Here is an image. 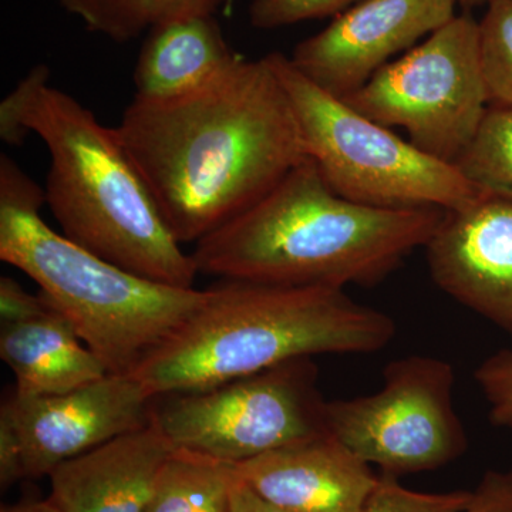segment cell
I'll return each instance as SVG.
<instances>
[{
    "instance_id": "obj_29",
    "label": "cell",
    "mask_w": 512,
    "mask_h": 512,
    "mask_svg": "<svg viewBox=\"0 0 512 512\" xmlns=\"http://www.w3.org/2000/svg\"><path fill=\"white\" fill-rule=\"evenodd\" d=\"M493 2V0H456V3H461V5L464 6H476V5H483V3H490Z\"/></svg>"
},
{
    "instance_id": "obj_7",
    "label": "cell",
    "mask_w": 512,
    "mask_h": 512,
    "mask_svg": "<svg viewBox=\"0 0 512 512\" xmlns=\"http://www.w3.org/2000/svg\"><path fill=\"white\" fill-rule=\"evenodd\" d=\"M342 100L376 123L404 128L424 153L456 164L490 109L480 22L456 16Z\"/></svg>"
},
{
    "instance_id": "obj_10",
    "label": "cell",
    "mask_w": 512,
    "mask_h": 512,
    "mask_svg": "<svg viewBox=\"0 0 512 512\" xmlns=\"http://www.w3.org/2000/svg\"><path fill=\"white\" fill-rule=\"evenodd\" d=\"M156 399L133 375H109L53 396L9 394V410L22 443L26 478L55 468L153 420Z\"/></svg>"
},
{
    "instance_id": "obj_20",
    "label": "cell",
    "mask_w": 512,
    "mask_h": 512,
    "mask_svg": "<svg viewBox=\"0 0 512 512\" xmlns=\"http://www.w3.org/2000/svg\"><path fill=\"white\" fill-rule=\"evenodd\" d=\"M480 46L490 106L512 109V0L488 3Z\"/></svg>"
},
{
    "instance_id": "obj_9",
    "label": "cell",
    "mask_w": 512,
    "mask_h": 512,
    "mask_svg": "<svg viewBox=\"0 0 512 512\" xmlns=\"http://www.w3.org/2000/svg\"><path fill=\"white\" fill-rule=\"evenodd\" d=\"M456 372L439 357L394 360L369 396L326 403V423L367 464L384 473L436 470L466 453V429L454 406Z\"/></svg>"
},
{
    "instance_id": "obj_26",
    "label": "cell",
    "mask_w": 512,
    "mask_h": 512,
    "mask_svg": "<svg viewBox=\"0 0 512 512\" xmlns=\"http://www.w3.org/2000/svg\"><path fill=\"white\" fill-rule=\"evenodd\" d=\"M26 478L22 443L12 416L0 407V485L3 490Z\"/></svg>"
},
{
    "instance_id": "obj_22",
    "label": "cell",
    "mask_w": 512,
    "mask_h": 512,
    "mask_svg": "<svg viewBox=\"0 0 512 512\" xmlns=\"http://www.w3.org/2000/svg\"><path fill=\"white\" fill-rule=\"evenodd\" d=\"M362 0H252L249 20L256 29L272 30L306 20L338 16Z\"/></svg>"
},
{
    "instance_id": "obj_28",
    "label": "cell",
    "mask_w": 512,
    "mask_h": 512,
    "mask_svg": "<svg viewBox=\"0 0 512 512\" xmlns=\"http://www.w3.org/2000/svg\"><path fill=\"white\" fill-rule=\"evenodd\" d=\"M0 512H63L55 504L45 501H22V503L2 505Z\"/></svg>"
},
{
    "instance_id": "obj_21",
    "label": "cell",
    "mask_w": 512,
    "mask_h": 512,
    "mask_svg": "<svg viewBox=\"0 0 512 512\" xmlns=\"http://www.w3.org/2000/svg\"><path fill=\"white\" fill-rule=\"evenodd\" d=\"M473 491L420 493L403 487L396 476L384 473L360 512H463Z\"/></svg>"
},
{
    "instance_id": "obj_6",
    "label": "cell",
    "mask_w": 512,
    "mask_h": 512,
    "mask_svg": "<svg viewBox=\"0 0 512 512\" xmlns=\"http://www.w3.org/2000/svg\"><path fill=\"white\" fill-rule=\"evenodd\" d=\"M291 100L306 156L343 198L387 210L456 211L484 192L456 164L403 140L303 76L284 53H269Z\"/></svg>"
},
{
    "instance_id": "obj_15",
    "label": "cell",
    "mask_w": 512,
    "mask_h": 512,
    "mask_svg": "<svg viewBox=\"0 0 512 512\" xmlns=\"http://www.w3.org/2000/svg\"><path fill=\"white\" fill-rule=\"evenodd\" d=\"M215 16L161 23L147 33L134 70L136 97L178 99L197 92L238 59Z\"/></svg>"
},
{
    "instance_id": "obj_24",
    "label": "cell",
    "mask_w": 512,
    "mask_h": 512,
    "mask_svg": "<svg viewBox=\"0 0 512 512\" xmlns=\"http://www.w3.org/2000/svg\"><path fill=\"white\" fill-rule=\"evenodd\" d=\"M42 293L32 295L15 279L3 275L0 278V318L2 323L23 322L53 311Z\"/></svg>"
},
{
    "instance_id": "obj_12",
    "label": "cell",
    "mask_w": 512,
    "mask_h": 512,
    "mask_svg": "<svg viewBox=\"0 0 512 512\" xmlns=\"http://www.w3.org/2000/svg\"><path fill=\"white\" fill-rule=\"evenodd\" d=\"M424 249L441 291L512 335V201L484 194L444 212Z\"/></svg>"
},
{
    "instance_id": "obj_23",
    "label": "cell",
    "mask_w": 512,
    "mask_h": 512,
    "mask_svg": "<svg viewBox=\"0 0 512 512\" xmlns=\"http://www.w3.org/2000/svg\"><path fill=\"white\" fill-rule=\"evenodd\" d=\"M474 379L488 403L491 424L512 433V350L501 349L480 363Z\"/></svg>"
},
{
    "instance_id": "obj_16",
    "label": "cell",
    "mask_w": 512,
    "mask_h": 512,
    "mask_svg": "<svg viewBox=\"0 0 512 512\" xmlns=\"http://www.w3.org/2000/svg\"><path fill=\"white\" fill-rule=\"evenodd\" d=\"M0 357L20 397L53 396L103 379L109 370L56 309L23 322L2 323Z\"/></svg>"
},
{
    "instance_id": "obj_19",
    "label": "cell",
    "mask_w": 512,
    "mask_h": 512,
    "mask_svg": "<svg viewBox=\"0 0 512 512\" xmlns=\"http://www.w3.org/2000/svg\"><path fill=\"white\" fill-rule=\"evenodd\" d=\"M456 165L484 194L512 201V109L490 106Z\"/></svg>"
},
{
    "instance_id": "obj_1",
    "label": "cell",
    "mask_w": 512,
    "mask_h": 512,
    "mask_svg": "<svg viewBox=\"0 0 512 512\" xmlns=\"http://www.w3.org/2000/svg\"><path fill=\"white\" fill-rule=\"evenodd\" d=\"M116 131L181 245L197 244L247 210L308 157L266 56H239L178 99L134 97Z\"/></svg>"
},
{
    "instance_id": "obj_17",
    "label": "cell",
    "mask_w": 512,
    "mask_h": 512,
    "mask_svg": "<svg viewBox=\"0 0 512 512\" xmlns=\"http://www.w3.org/2000/svg\"><path fill=\"white\" fill-rule=\"evenodd\" d=\"M235 464L175 448L158 474L144 512H229Z\"/></svg>"
},
{
    "instance_id": "obj_25",
    "label": "cell",
    "mask_w": 512,
    "mask_h": 512,
    "mask_svg": "<svg viewBox=\"0 0 512 512\" xmlns=\"http://www.w3.org/2000/svg\"><path fill=\"white\" fill-rule=\"evenodd\" d=\"M463 512H512V470L487 471Z\"/></svg>"
},
{
    "instance_id": "obj_11",
    "label": "cell",
    "mask_w": 512,
    "mask_h": 512,
    "mask_svg": "<svg viewBox=\"0 0 512 512\" xmlns=\"http://www.w3.org/2000/svg\"><path fill=\"white\" fill-rule=\"evenodd\" d=\"M456 5V0H362L302 40L289 59L320 89L345 99L390 57L456 18Z\"/></svg>"
},
{
    "instance_id": "obj_3",
    "label": "cell",
    "mask_w": 512,
    "mask_h": 512,
    "mask_svg": "<svg viewBox=\"0 0 512 512\" xmlns=\"http://www.w3.org/2000/svg\"><path fill=\"white\" fill-rule=\"evenodd\" d=\"M446 211L387 210L343 198L311 158L195 244L198 272L289 286L373 285L426 247Z\"/></svg>"
},
{
    "instance_id": "obj_27",
    "label": "cell",
    "mask_w": 512,
    "mask_h": 512,
    "mask_svg": "<svg viewBox=\"0 0 512 512\" xmlns=\"http://www.w3.org/2000/svg\"><path fill=\"white\" fill-rule=\"evenodd\" d=\"M238 476V474H237ZM229 512H292L265 500L237 477L229 495Z\"/></svg>"
},
{
    "instance_id": "obj_2",
    "label": "cell",
    "mask_w": 512,
    "mask_h": 512,
    "mask_svg": "<svg viewBox=\"0 0 512 512\" xmlns=\"http://www.w3.org/2000/svg\"><path fill=\"white\" fill-rule=\"evenodd\" d=\"M49 77L36 66L2 100L0 137L10 146L29 134L45 143L46 204L64 237L131 274L194 288V258L168 228L116 127L103 126Z\"/></svg>"
},
{
    "instance_id": "obj_18",
    "label": "cell",
    "mask_w": 512,
    "mask_h": 512,
    "mask_svg": "<svg viewBox=\"0 0 512 512\" xmlns=\"http://www.w3.org/2000/svg\"><path fill=\"white\" fill-rule=\"evenodd\" d=\"M90 32L126 43L170 20L229 13L234 0H59Z\"/></svg>"
},
{
    "instance_id": "obj_14",
    "label": "cell",
    "mask_w": 512,
    "mask_h": 512,
    "mask_svg": "<svg viewBox=\"0 0 512 512\" xmlns=\"http://www.w3.org/2000/svg\"><path fill=\"white\" fill-rule=\"evenodd\" d=\"M175 447L156 421L60 464L47 500L63 512H144Z\"/></svg>"
},
{
    "instance_id": "obj_13",
    "label": "cell",
    "mask_w": 512,
    "mask_h": 512,
    "mask_svg": "<svg viewBox=\"0 0 512 512\" xmlns=\"http://www.w3.org/2000/svg\"><path fill=\"white\" fill-rule=\"evenodd\" d=\"M235 470L265 500L292 512H360L379 478L330 431L235 464Z\"/></svg>"
},
{
    "instance_id": "obj_5",
    "label": "cell",
    "mask_w": 512,
    "mask_h": 512,
    "mask_svg": "<svg viewBox=\"0 0 512 512\" xmlns=\"http://www.w3.org/2000/svg\"><path fill=\"white\" fill-rule=\"evenodd\" d=\"M45 191L0 158V259L39 286L111 375L144 357L207 302L208 289L177 288L111 264L50 228Z\"/></svg>"
},
{
    "instance_id": "obj_4",
    "label": "cell",
    "mask_w": 512,
    "mask_h": 512,
    "mask_svg": "<svg viewBox=\"0 0 512 512\" xmlns=\"http://www.w3.org/2000/svg\"><path fill=\"white\" fill-rule=\"evenodd\" d=\"M396 335L392 316L345 289L222 279L131 375L153 399L198 392L318 355H366Z\"/></svg>"
},
{
    "instance_id": "obj_8",
    "label": "cell",
    "mask_w": 512,
    "mask_h": 512,
    "mask_svg": "<svg viewBox=\"0 0 512 512\" xmlns=\"http://www.w3.org/2000/svg\"><path fill=\"white\" fill-rule=\"evenodd\" d=\"M313 357H299L154 402L153 420L175 448L229 464L326 433V400Z\"/></svg>"
}]
</instances>
